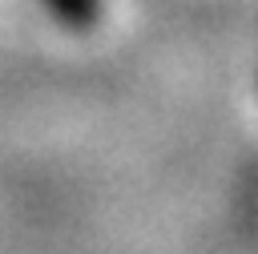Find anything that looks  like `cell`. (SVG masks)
<instances>
[{
	"mask_svg": "<svg viewBox=\"0 0 258 254\" xmlns=\"http://www.w3.org/2000/svg\"><path fill=\"white\" fill-rule=\"evenodd\" d=\"M40 4L73 32H85L101 20V0H40Z\"/></svg>",
	"mask_w": 258,
	"mask_h": 254,
	"instance_id": "1",
	"label": "cell"
}]
</instances>
